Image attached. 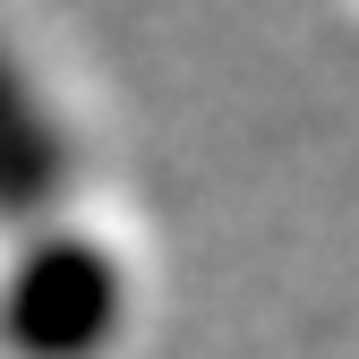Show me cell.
<instances>
[{
    "mask_svg": "<svg viewBox=\"0 0 359 359\" xmlns=\"http://www.w3.org/2000/svg\"><path fill=\"white\" fill-rule=\"evenodd\" d=\"M60 197V137L18 86V69L0 60V222H26Z\"/></svg>",
    "mask_w": 359,
    "mask_h": 359,
    "instance_id": "7a4b0ae2",
    "label": "cell"
},
{
    "mask_svg": "<svg viewBox=\"0 0 359 359\" xmlns=\"http://www.w3.org/2000/svg\"><path fill=\"white\" fill-rule=\"evenodd\" d=\"M120 325V274L95 240H34L0 291V342L18 359H95Z\"/></svg>",
    "mask_w": 359,
    "mask_h": 359,
    "instance_id": "6da1fadb",
    "label": "cell"
}]
</instances>
